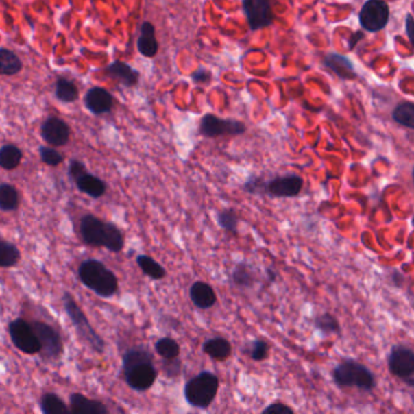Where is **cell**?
<instances>
[{
	"instance_id": "cell-1",
	"label": "cell",
	"mask_w": 414,
	"mask_h": 414,
	"mask_svg": "<svg viewBox=\"0 0 414 414\" xmlns=\"http://www.w3.org/2000/svg\"><path fill=\"white\" fill-rule=\"evenodd\" d=\"M123 373L127 387L138 393L152 388L158 377L154 357L144 348H132L123 355Z\"/></svg>"
},
{
	"instance_id": "cell-2",
	"label": "cell",
	"mask_w": 414,
	"mask_h": 414,
	"mask_svg": "<svg viewBox=\"0 0 414 414\" xmlns=\"http://www.w3.org/2000/svg\"><path fill=\"white\" fill-rule=\"evenodd\" d=\"M80 237L85 245L95 248H106L119 253L124 248V236L117 225L103 221L93 214H85L80 223Z\"/></svg>"
},
{
	"instance_id": "cell-3",
	"label": "cell",
	"mask_w": 414,
	"mask_h": 414,
	"mask_svg": "<svg viewBox=\"0 0 414 414\" xmlns=\"http://www.w3.org/2000/svg\"><path fill=\"white\" fill-rule=\"evenodd\" d=\"M78 278L85 287L105 299L113 297L119 288L117 276L96 259H86L80 264Z\"/></svg>"
},
{
	"instance_id": "cell-4",
	"label": "cell",
	"mask_w": 414,
	"mask_h": 414,
	"mask_svg": "<svg viewBox=\"0 0 414 414\" xmlns=\"http://www.w3.org/2000/svg\"><path fill=\"white\" fill-rule=\"evenodd\" d=\"M333 379L339 388H356L362 391H372L376 388L372 371L352 358H346L335 367Z\"/></svg>"
},
{
	"instance_id": "cell-5",
	"label": "cell",
	"mask_w": 414,
	"mask_h": 414,
	"mask_svg": "<svg viewBox=\"0 0 414 414\" xmlns=\"http://www.w3.org/2000/svg\"><path fill=\"white\" fill-rule=\"evenodd\" d=\"M218 390V376L209 371H203L186 382L184 395L191 407L207 409L217 398Z\"/></svg>"
},
{
	"instance_id": "cell-6",
	"label": "cell",
	"mask_w": 414,
	"mask_h": 414,
	"mask_svg": "<svg viewBox=\"0 0 414 414\" xmlns=\"http://www.w3.org/2000/svg\"><path fill=\"white\" fill-rule=\"evenodd\" d=\"M62 303H64V311L67 313L72 324L75 326L80 339L90 346L95 352L102 354L106 348L105 340L102 339L100 334L93 328L89 319L85 316L83 310L80 308L71 293L64 292Z\"/></svg>"
},
{
	"instance_id": "cell-7",
	"label": "cell",
	"mask_w": 414,
	"mask_h": 414,
	"mask_svg": "<svg viewBox=\"0 0 414 414\" xmlns=\"http://www.w3.org/2000/svg\"><path fill=\"white\" fill-rule=\"evenodd\" d=\"M31 326L40 343L39 354L42 355V358L50 361L59 360L64 354V341L59 332L55 330L53 326L40 321L31 322Z\"/></svg>"
},
{
	"instance_id": "cell-8",
	"label": "cell",
	"mask_w": 414,
	"mask_h": 414,
	"mask_svg": "<svg viewBox=\"0 0 414 414\" xmlns=\"http://www.w3.org/2000/svg\"><path fill=\"white\" fill-rule=\"evenodd\" d=\"M389 369L409 387H414V352L409 346L393 345L389 354Z\"/></svg>"
},
{
	"instance_id": "cell-9",
	"label": "cell",
	"mask_w": 414,
	"mask_h": 414,
	"mask_svg": "<svg viewBox=\"0 0 414 414\" xmlns=\"http://www.w3.org/2000/svg\"><path fill=\"white\" fill-rule=\"evenodd\" d=\"M303 186V178L297 174L276 176L267 181L263 179L260 195L270 198H293L300 195Z\"/></svg>"
},
{
	"instance_id": "cell-10",
	"label": "cell",
	"mask_w": 414,
	"mask_h": 414,
	"mask_svg": "<svg viewBox=\"0 0 414 414\" xmlns=\"http://www.w3.org/2000/svg\"><path fill=\"white\" fill-rule=\"evenodd\" d=\"M389 17L390 8L384 0H367L358 14L362 28L372 33L385 28L388 25Z\"/></svg>"
},
{
	"instance_id": "cell-11",
	"label": "cell",
	"mask_w": 414,
	"mask_h": 414,
	"mask_svg": "<svg viewBox=\"0 0 414 414\" xmlns=\"http://www.w3.org/2000/svg\"><path fill=\"white\" fill-rule=\"evenodd\" d=\"M9 335L17 350L26 355H37L40 351V343L33 330L32 326L26 319H17L9 324Z\"/></svg>"
},
{
	"instance_id": "cell-12",
	"label": "cell",
	"mask_w": 414,
	"mask_h": 414,
	"mask_svg": "<svg viewBox=\"0 0 414 414\" xmlns=\"http://www.w3.org/2000/svg\"><path fill=\"white\" fill-rule=\"evenodd\" d=\"M245 124L236 119H223L208 113L203 116L199 123V134L206 138L234 136L245 133Z\"/></svg>"
},
{
	"instance_id": "cell-13",
	"label": "cell",
	"mask_w": 414,
	"mask_h": 414,
	"mask_svg": "<svg viewBox=\"0 0 414 414\" xmlns=\"http://www.w3.org/2000/svg\"><path fill=\"white\" fill-rule=\"evenodd\" d=\"M243 11L252 31L272 25L273 10L271 0H243Z\"/></svg>"
},
{
	"instance_id": "cell-14",
	"label": "cell",
	"mask_w": 414,
	"mask_h": 414,
	"mask_svg": "<svg viewBox=\"0 0 414 414\" xmlns=\"http://www.w3.org/2000/svg\"><path fill=\"white\" fill-rule=\"evenodd\" d=\"M40 134L45 143L53 147H60L69 143L71 130L67 123L61 118L49 117L42 124Z\"/></svg>"
},
{
	"instance_id": "cell-15",
	"label": "cell",
	"mask_w": 414,
	"mask_h": 414,
	"mask_svg": "<svg viewBox=\"0 0 414 414\" xmlns=\"http://www.w3.org/2000/svg\"><path fill=\"white\" fill-rule=\"evenodd\" d=\"M84 102L86 108L94 114H103L111 111L113 107V97L111 94L97 86L86 93Z\"/></svg>"
},
{
	"instance_id": "cell-16",
	"label": "cell",
	"mask_w": 414,
	"mask_h": 414,
	"mask_svg": "<svg viewBox=\"0 0 414 414\" xmlns=\"http://www.w3.org/2000/svg\"><path fill=\"white\" fill-rule=\"evenodd\" d=\"M190 299L193 305L202 310L212 308L217 304V293L214 288L206 282H195L190 288Z\"/></svg>"
},
{
	"instance_id": "cell-17",
	"label": "cell",
	"mask_w": 414,
	"mask_h": 414,
	"mask_svg": "<svg viewBox=\"0 0 414 414\" xmlns=\"http://www.w3.org/2000/svg\"><path fill=\"white\" fill-rule=\"evenodd\" d=\"M71 413L75 414H108V409L101 401L85 398L83 393H75L69 398Z\"/></svg>"
},
{
	"instance_id": "cell-18",
	"label": "cell",
	"mask_w": 414,
	"mask_h": 414,
	"mask_svg": "<svg viewBox=\"0 0 414 414\" xmlns=\"http://www.w3.org/2000/svg\"><path fill=\"white\" fill-rule=\"evenodd\" d=\"M105 73L111 80H117L118 83H121L127 88L138 84V77H140L138 71H135L133 67H130L129 64L121 62V61H116L110 64L105 69Z\"/></svg>"
},
{
	"instance_id": "cell-19",
	"label": "cell",
	"mask_w": 414,
	"mask_h": 414,
	"mask_svg": "<svg viewBox=\"0 0 414 414\" xmlns=\"http://www.w3.org/2000/svg\"><path fill=\"white\" fill-rule=\"evenodd\" d=\"M75 186L82 193H85L91 198H101L107 191V185L105 181L100 178L93 175L89 171L85 173L84 175L80 176V179L75 181Z\"/></svg>"
},
{
	"instance_id": "cell-20",
	"label": "cell",
	"mask_w": 414,
	"mask_h": 414,
	"mask_svg": "<svg viewBox=\"0 0 414 414\" xmlns=\"http://www.w3.org/2000/svg\"><path fill=\"white\" fill-rule=\"evenodd\" d=\"M202 351L215 361H226L232 354V345L228 339L223 337H215L204 341Z\"/></svg>"
},
{
	"instance_id": "cell-21",
	"label": "cell",
	"mask_w": 414,
	"mask_h": 414,
	"mask_svg": "<svg viewBox=\"0 0 414 414\" xmlns=\"http://www.w3.org/2000/svg\"><path fill=\"white\" fill-rule=\"evenodd\" d=\"M324 66L332 69L341 80H350L356 77L352 62L346 56L339 53H328L324 59Z\"/></svg>"
},
{
	"instance_id": "cell-22",
	"label": "cell",
	"mask_w": 414,
	"mask_h": 414,
	"mask_svg": "<svg viewBox=\"0 0 414 414\" xmlns=\"http://www.w3.org/2000/svg\"><path fill=\"white\" fill-rule=\"evenodd\" d=\"M138 49L146 58H154L158 51V42L156 39V29L151 22H144L138 39Z\"/></svg>"
},
{
	"instance_id": "cell-23",
	"label": "cell",
	"mask_w": 414,
	"mask_h": 414,
	"mask_svg": "<svg viewBox=\"0 0 414 414\" xmlns=\"http://www.w3.org/2000/svg\"><path fill=\"white\" fill-rule=\"evenodd\" d=\"M136 264L146 276L152 278L154 281H160L167 276V271L160 265V263L154 260L149 255H138L136 256Z\"/></svg>"
},
{
	"instance_id": "cell-24",
	"label": "cell",
	"mask_w": 414,
	"mask_h": 414,
	"mask_svg": "<svg viewBox=\"0 0 414 414\" xmlns=\"http://www.w3.org/2000/svg\"><path fill=\"white\" fill-rule=\"evenodd\" d=\"M20 206V193L10 184H0V210L15 212Z\"/></svg>"
},
{
	"instance_id": "cell-25",
	"label": "cell",
	"mask_w": 414,
	"mask_h": 414,
	"mask_svg": "<svg viewBox=\"0 0 414 414\" xmlns=\"http://www.w3.org/2000/svg\"><path fill=\"white\" fill-rule=\"evenodd\" d=\"M39 406L44 414H69L71 412L69 406L64 404V400L53 393H44L40 398Z\"/></svg>"
},
{
	"instance_id": "cell-26",
	"label": "cell",
	"mask_w": 414,
	"mask_h": 414,
	"mask_svg": "<svg viewBox=\"0 0 414 414\" xmlns=\"http://www.w3.org/2000/svg\"><path fill=\"white\" fill-rule=\"evenodd\" d=\"M21 259V253L16 245L0 236V267H14Z\"/></svg>"
},
{
	"instance_id": "cell-27",
	"label": "cell",
	"mask_w": 414,
	"mask_h": 414,
	"mask_svg": "<svg viewBox=\"0 0 414 414\" xmlns=\"http://www.w3.org/2000/svg\"><path fill=\"white\" fill-rule=\"evenodd\" d=\"M21 69V60L16 53L9 49L0 48V75H15Z\"/></svg>"
},
{
	"instance_id": "cell-28",
	"label": "cell",
	"mask_w": 414,
	"mask_h": 414,
	"mask_svg": "<svg viewBox=\"0 0 414 414\" xmlns=\"http://www.w3.org/2000/svg\"><path fill=\"white\" fill-rule=\"evenodd\" d=\"M21 149L16 147L15 145H4L0 149V168L5 170L16 169L21 163Z\"/></svg>"
},
{
	"instance_id": "cell-29",
	"label": "cell",
	"mask_w": 414,
	"mask_h": 414,
	"mask_svg": "<svg viewBox=\"0 0 414 414\" xmlns=\"http://www.w3.org/2000/svg\"><path fill=\"white\" fill-rule=\"evenodd\" d=\"M234 286L239 288H252L254 286L255 275L247 263H239L231 275Z\"/></svg>"
},
{
	"instance_id": "cell-30",
	"label": "cell",
	"mask_w": 414,
	"mask_h": 414,
	"mask_svg": "<svg viewBox=\"0 0 414 414\" xmlns=\"http://www.w3.org/2000/svg\"><path fill=\"white\" fill-rule=\"evenodd\" d=\"M393 119L400 125H404L409 129H414L413 103L409 101L398 103L393 111Z\"/></svg>"
},
{
	"instance_id": "cell-31",
	"label": "cell",
	"mask_w": 414,
	"mask_h": 414,
	"mask_svg": "<svg viewBox=\"0 0 414 414\" xmlns=\"http://www.w3.org/2000/svg\"><path fill=\"white\" fill-rule=\"evenodd\" d=\"M154 349L163 360H173V358H176L180 355L179 343L173 338H168V337L157 340Z\"/></svg>"
},
{
	"instance_id": "cell-32",
	"label": "cell",
	"mask_w": 414,
	"mask_h": 414,
	"mask_svg": "<svg viewBox=\"0 0 414 414\" xmlns=\"http://www.w3.org/2000/svg\"><path fill=\"white\" fill-rule=\"evenodd\" d=\"M315 328L324 335L340 334L339 321L333 315L326 313L315 319Z\"/></svg>"
},
{
	"instance_id": "cell-33",
	"label": "cell",
	"mask_w": 414,
	"mask_h": 414,
	"mask_svg": "<svg viewBox=\"0 0 414 414\" xmlns=\"http://www.w3.org/2000/svg\"><path fill=\"white\" fill-rule=\"evenodd\" d=\"M56 97L60 101L75 102L78 99V89L73 82L60 78L56 83Z\"/></svg>"
},
{
	"instance_id": "cell-34",
	"label": "cell",
	"mask_w": 414,
	"mask_h": 414,
	"mask_svg": "<svg viewBox=\"0 0 414 414\" xmlns=\"http://www.w3.org/2000/svg\"><path fill=\"white\" fill-rule=\"evenodd\" d=\"M218 223L220 228H223L225 231L237 234V228H239V215L234 212V209H223L221 212L217 214Z\"/></svg>"
},
{
	"instance_id": "cell-35",
	"label": "cell",
	"mask_w": 414,
	"mask_h": 414,
	"mask_svg": "<svg viewBox=\"0 0 414 414\" xmlns=\"http://www.w3.org/2000/svg\"><path fill=\"white\" fill-rule=\"evenodd\" d=\"M270 346L264 340H254L248 345V355L253 361H264L269 357Z\"/></svg>"
},
{
	"instance_id": "cell-36",
	"label": "cell",
	"mask_w": 414,
	"mask_h": 414,
	"mask_svg": "<svg viewBox=\"0 0 414 414\" xmlns=\"http://www.w3.org/2000/svg\"><path fill=\"white\" fill-rule=\"evenodd\" d=\"M39 154H40V160L42 163L50 165V167H58L64 160V156L53 147H40Z\"/></svg>"
},
{
	"instance_id": "cell-37",
	"label": "cell",
	"mask_w": 414,
	"mask_h": 414,
	"mask_svg": "<svg viewBox=\"0 0 414 414\" xmlns=\"http://www.w3.org/2000/svg\"><path fill=\"white\" fill-rule=\"evenodd\" d=\"M182 363L179 357L173 358V360H165L163 362V371H165L167 377H178L181 372Z\"/></svg>"
},
{
	"instance_id": "cell-38",
	"label": "cell",
	"mask_w": 414,
	"mask_h": 414,
	"mask_svg": "<svg viewBox=\"0 0 414 414\" xmlns=\"http://www.w3.org/2000/svg\"><path fill=\"white\" fill-rule=\"evenodd\" d=\"M85 173H88V170H86L84 163H82L80 160H71L69 167V175L72 180L75 181L77 179H80V176L84 175Z\"/></svg>"
},
{
	"instance_id": "cell-39",
	"label": "cell",
	"mask_w": 414,
	"mask_h": 414,
	"mask_svg": "<svg viewBox=\"0 0 414 414\" xmlns=\"http://www.w3.org/2000/svg\"><path fill=\"white\" fill-rule=\"evenodd\" d=\"M293 411L289 406L287 404H282V402H273L270 406H267L264 411L263 414H293Z\"/></svg>"
},
{
	"instance_id": "cell-40",
	"label": "cell",
	"mask_w": 414,
	"mask_h": 414,
	"mask_svg": "<svg viewBox=\"0 0 414 414\" xmlns=\"http://www.w3.org/2000/svg\"><path fill=\"white\" fill-rule=\"evenodd\" d=\"M210 78H212V75L206 69H198L192 75V80H195L196 83H208Z\"/></svg>"
},
{
	"instance_id": "cell-41",
	"label": "cell",
	"mask_w": 414,
	"mask_h": 414,
	"mask_svg": "<svg viewBox=\"0 0 414 414\" xmlns=\"http://www.w3.org/2000/svg\"><path fill=\"white\" fill-rule=\"evenodd\" d=\"M412 25H413V19L411 15H407V20H406V33H407V37H409V40L411 44H412V34H411V29H412Z\"/></svg>"
},
{
	"instance_id": "cell-42",
	"label": "cell",
	"mask_w": 414,
	"mask_h": 414,
	"mask_svg": "<svg viewBox=\"0 0 414 414\" xmlns=\"http://www.w3.org/2000/svg\"><path fill=\"white\" fill-rule=\"evenodd\" d=\"M358 38H363V33L357 32L356 34H354V37L351 38L350 42H349V49L350 50L355 48L356 44L358 42Z\"/></svg>"
},
{
	"instance_id": "cell-43",
	"label": "cell",
	"mask_w": 414,
	"mask_h": 414,
	"mask_svg": "<svg viewBox=\"0 0 414 414\" xmlns=\"http://www.w3.org/2000/svg\"><path fill=\"white\" fill-rule=\"evenodd\" d=\"M266 275H267V278H269V281L271 283H273V282H276L277 280V272L276 271L272 270V269H266Z\"/></svg>"
}]
</instances>
